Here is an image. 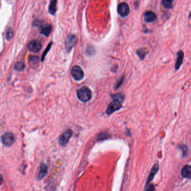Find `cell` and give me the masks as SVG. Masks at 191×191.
Returning <instances> with one entry per match:
<instances>
[{
    "label": "cell",
    "instance_id": "1",
    "mask_svg": "<svg viewBox=\"0 0 191 191\" xmlns=\"http://www.w3.org/2000/svg\"><path fill=\"white\" fill-rule=\"evenodd\" d=\"M113 101L109 104L107 108V114L108 115H110L122 108V102L124 100V95L122 94H116L113 95Z\"/></svg>",
    "mask_w": 191,
    "mask_h": 191
},
{
    "label": "cell",
    "instance_id": "2",
    "mask_svg": "<svg viewBox=\"0 0 191 191\" xmlns=\"http://www.w3.org/2000/svg\"><path fill=\"white\" fill-rule=\"evenodd\" d=\"M77 96L82 102H87L91 99L92 94L89 88L87 86H83L78 90Z\"/></svg>",
    "mask_w": 191,
    "mask_h": 191
},
{
    "label": "cell",
    "instance_id": "3",
    "mask_svg": "<svg viewBox=\"0 0 191 191\" xmlns=\"http://www.w3.org/2000/svg\"><path fill=\"white\" fill-rule=\"evenodd\" d=\"M15 140V137L12 133H6L1 137L2 143L6 146H11Z\"/></svg>",
    "mask_w": 191,
    "mask_h": 191
},
{
    "label": "cell",
    "instance_id": "4",
    "mask_svg": "<svg viewBox=\"0 0 191 191\" xmlns=\"http://www.w3.org/2000/svg\"><path fill=\"white\" fill-rule=\"evenodd\" d=\"M71 75L74 80L80 81L84 78V74L81 67L78 66H74L71 70Z\"/></svg>",
    "mask_w": 191,
    "mask_h": 191
},
{
    "label": "cell",
    "instance_id": "5",
    "mask_svg": "<svg viewBox=\"0 0 191 191\" xmlns=\"http://www.w3.org/2000/svg\"><path fill=\"white\" fill-rule=\"evenodd\" d=\"M118 13L122 17H126L130 13V7L126 2L120 3L118 6Z\"/></svg>",
    "mask_w": 191,
    "mask_h": 191
},
{
    "label": "cell",
    "instance_id": "6",
    "mask_svg": "<svg viewBox=\"0 0 191 191\" xmlns=\"http://www.w3.org/2000/svg\"><path fill=\"white\" fill-rule=\"evenodd\" d=\"M72 131L71 130H67L65 131L61 136H60L59 139V143L62 146H65L68 143L69 140L71 139Z\"/></svg>",
    "mask_w": 191,
    "mask_h": 191
},
{
    "label": "cell",
    "instance_id": "7",
    "mask_svg": "<svg viewBox=\"0 0 191 191\" xmlns=\"http://www.w3.org/2000/svg\"><path fill=\"white\" fill-rule=\"evenodd\" d=\"M28 48L30 52L36 53L39 52L40 49L42 48V45L39 41L33 40L29 43L28 45Z\"/></svg>",
    "mask_w": 191,
    "mask_h": 191
},
{
    "label": "cell",
    "instance_id": "8",
    "mask_svg": "<svg viewBox=\"0 0 191 191\" xmlns=\"http://www.w3.org/2000/svg\"><path fill=\"white\" fill-rule=\"evenodd\" d=\"M143 17L146 23H152L157 19V16L155 13L151 11H148L145 13L143 15Z\"/></svg>",
    "mask_w": 191,
    "mask_h": 191
},
{
    "label": "cell",
    "instance_id": "9",
    "mask_svg": "<svg viewBox=\"0 0 191 191\" xmlns=\"http://www.w3.org/2000/svg\"><path fill=\"white\" fill-rule=\"evenodd\" d=\"M76 43V36L73 34L68 36L66 42V48L68 51H70L72 47L75 45Z\"/></svg>",
    "mask_w": 191,
    "mask_h": 191
},
{
    "label": "cell",
    "instance_id": "10",
    "mask_svg": "<svg viewBox=\"0 0 191 191\" xmlns=\"http://www.w3.org/2000/svg\"><path fill=\"white\" fill-rule=\"evenodd\" d=\"M158 170H159V165L158 164H156L152 167V168L151 169L150 173L147 181H146V185H147L150 184V182L154 179L155 175L158 173Z\"/></svg>",
    "mask_w": 191,
    "mask_h": 191
},
{
    "label": "cell",
    "instance_id": "11",
    "mask_svg": "<svg viewBox=\"0 0 191 191\" xmlns=\"http://www.w3.org/2000/svg\"><path fill=\"white\" fill-rule=\"evenodd\" d=\"M181 175L183 178L191 179V165L184 166L181 169Z\"/></svg>",
    "mask_w": 191,
    "mask_h": 191
},
{
    "label": "cell",
    "instance_id": "12",
    "mask_svg": "<svg viewBox=\"0 0 191 191\" xmlns=\"http://www.w3.org/2000/svg\"><path fill=\"white\" fill-rule=\"evenodd\" d=\"M48 172V166L44 163H42L40 165V169H39L38 178L39 180L42 179L43 178L45 177Z\"/></svg>",
    "mask_w": 191,
    "mask_h": 191
},
{
    "label": "cell",
    "instance_id": "13",
    "mask_svg": "<svg viewBox=\"0 0 191 191\" xmlns=\"http://www.w3.org/2000/svg\"><path fill=\"white\" fill-rule=\"evenodd\" d=\"M184 59V53L181 51H179L177 53V59L175 62V68L176 70H178L181 67Z\"/></svg>",
    "mask_w": 191,
    "mask_h": 191
},
{
    "label": "cell",
    "instance_id": "14",
    "mask_svg": "<svg viewBox=\"0 0 191 191\" xmlns=\"http://www.w3.org/2000/svg\"><path fill=\"white\" fill-rule=\"evenodd\" d=\"M52 26L50 24H46L40 30V33L43 36H48L52 31Z\"/></svg>",
    "mask_w": 191,
    "mask_h": 191
},
{
    "label": "cell",
    "instance_id": "15",
    "mask_svg": "<svg viewBox=\"0 0 191 191\" xmlns=\"http://www.w3.org/2000/svg\"><path fill=\"white\" fill-rule=\"evenodd\" d=\"M57 0H51L49 7V11L52 15H55L57 11Z\"/></svg>",
    "mask_w": 191,
    "mask_h": 191
},
{
    "label": "cell",
    "instance_id": "16",
    "mask_svg": "<svg viewBox=\"0 0 191 191\" xmlns=\"http://www.w3.org/2000/svg\"><path fill=\"white\" fill-rule=\"evenodd\" d=\"M136 53H137V55H138V56L139 57L140 59L143 60V59H145L146 54L147 53V50H146V49L141 48L138 49Z\"/></svg>",
    "mask_w": 191,
    "mask_h": 191
},
{
    "label": "cell",
    "instance_id": "17",
    "mask_svg": "<svg viewBox=\"0 0 191 191\" xmlns=\"http://www.w3.org/2000/svg\"><path fill=\"white\" fill-rule=\"evenodd\" d=\"M162 3L166 9H172L173 4V0H162Z\"/></svg>",
    "mask_w": 191,
    "mask_h": 191
},
{
    "label": "cell",
    "instance_id": "18",
    "mask_svg": "<svg viewBox=\"0 0 191 191\" xmlns=\"http://www.w3.org/2000/svg\"><path fill=\"white\" fill-rule=\"evenodd\" d=\"M14 68L16 70V71H21L25 68V65L22 62H18L15 65Z\"/></svg>",
    "mask_w": 191,
    "mask_h": 191
},
{
    "label": "cell",
    "instance_id": "19",
    "mask_svg": "<svg viewBox=\"0 0 191 191\" xmlns=\"http://www.w3.org/2000/svg\"><path fill=\"white\" fill-rule=\"evenodd\" d=\"M38 60H39V59L37 56L32 55V56L29 57L30 63L32 64V65L36 66V65H37L38 63Z\"/></svg>",
    "mask_w": 191,
    "mask_h": 191
},
{
    "label": "cell",
    "instance_id": "20",
    "mask_svg": "<svg viewBox=\"0 0 191 191\" xmlns=\"http://www.w3.org/2000/svg\"><path fill=\"white\" fill-rule=\"evenodd\" d=\"M13 30L11 28H9V29L7 30L6 32V35L7 40H10L11 39L13 38Z\"/></svg>",
    "mask_w": 191,
    "mask_h": 191
},
{
    "label": "cell",
    "instance_id": "21",
    "mask_svg": "<svg viewBox=\"0 0 191 191\" xmlns=\"http://www.w3.org/2000/svg\"><path fill=\"white\" fill-rule=\"evenodd\" d=\"M179 148L181 149V150H182L183 155L185 156L187 155L188 149H187V146H185V145H181V146H179Z\"/></svg>",
    "mask_w": 191,
    "mask_h": 191
},
{
    "label": "cell",
    "instance_id": "22",
    "mask_svg": "<svg viewBox=\"0 0 191 191\" xmlns=\"http://www.w3.org/2000/svg\"><path fill=\"white\" fill-rule=\"evenodd\" d=\"M51 44H52V43H50V44L48 45V47H47V48L45 49V51H44V53H43L42 57V61H43V60H44V57H45L46 54L47 53V52H48L49 51V49L51 48Z\"/></svg>",
    "mask_w": 191,
    "mask_h": 191
},
{
    "label": "cell",
    "instance_id": "23",
    "mask_svg": "<svg viewBox=\"0 0 191 191\" xmlns=\"http://www.w3.org/2000/svg\"><path fill=\"white\" fill-rule=\"evenodd\" d=\"M155 189L154 187L153 186V185H150V184L147 185L145 186V188L144 189L145 191H153Z\"/></svg>",
    "mask_w": 191,
    "mask_h": 191
},
{
    "label": "cell",
    "instance_id": "24",
    "mask_svg": "<svg viewBox=\"0 0 191 191\" xmlns=\"http://www.w3.org/2000/svg\"><path fill=\"white\" fill-rule=\"evenodd\" d=\"M122 81H123V78L120 80V82H117V86H116V88H119L120 86V85L122 84Z\"/></svg>",
    "mask_w": 191,
    "mask_h": 191
}]
</instances>
